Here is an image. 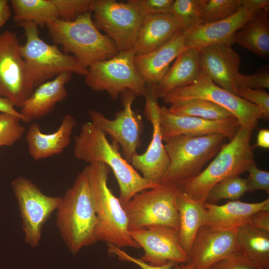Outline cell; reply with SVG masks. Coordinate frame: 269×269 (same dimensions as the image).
<instances>
[{
  "label": "cell",
  "mask_w": 269,
  "mask_h": 269,
  "mask_svg": "<svg viewBox=\"0 0 269 269\" xmlns=\"http://www.w3.org/2000/svg\"></svg>",
  "instance_id": "obj_49"
},
{
  "label": "cell",
  "mask_w": 269,
  "mask_h": 269,
  "mask_svg": "<svg viewBox=\"0 0 269 269\" xmlns=\"http://www.w3.org/2000/svg\"><path fill=\"white\" fill-rule=\"evenodd\" d=\"M133 49L119 51L113 57L97 61L88 68L85 83L95 91H106L116 100L126 90L132 91L136 96L144 95L146 85L138 73Z\"/></svg>",
  "instance_id": "obj_9"
},
{
  "label": "cell",
  "mask_w": 269,
  "mask_h": 269,
  "mask_svg": "<svg viewBox=\"0 0 269 269\" xmlns=\"http://www.w3.org/2000/svg\"><path fill=\"white\" fill-rule=\"evenodd\" d=\"M93 22L115 44L119 51L133 48L143 16L130 0H93Z\"/></svg>",
  "instance_id": "obj_11"
},
{
  "label": "cell",
  "mask_w": 269,
  "mask_h": 269,
  "mask_svg": "<svg viewBox=\"0 0 269 269\" xmlns=\"http://www.w3.org/2000/svg\"><path fill=\"white\" fill-rule=\"evenodd\" d=\"M253 131L240 127L235 136L225 143L208 166L196 177L178 184V189L191 199L204 202L216 183L247 172L256 163L251 144Z\"/></svg>",
  "instance_id": "obj_5"
},
{
  "label": "cell",
  "mask_w": 269,
  "mask_h": 269,
  "mask_svg": "<svg viewBox=\"0 0 269 269\" xmlns=\"http://www.w3.org/2000/svg\"><path fill=\"white\" fill-rule=\"evenodd\" d=\"M237 96L258 106L262 113V119L269 118V95L261 89L240 88L237 90Z\"/></svg>",
  "instance_id": "obj_37"
},
{
  "label": "cell",
  "mask_w": 269,
  "mask_h": 269,
  "mask_svg": "<svg viewBox=\"0 0 269 269\" xmlns=\"http://www.w3.org/2000/svg\"><path fill=\"white\" fill-rule=\"evenodd\" d=\"M120 96L123 109L116 113L115 119H109L102 113L93 109L89 110L88 115L92 123L119 143L124 158L131 163L141 144L143 125L141 116L132 109L136 97L134 93L128 89Z\"/></svg>",
  "instance_id": "obj_14"
},
{
  "label": "cell",
  "mask_w": 269,
  "mask_h": 269,
  "mask_svg": "<svg viewBox=\"0 0 269 269\" xmlns=\"http://www.w3.org/2000/svg\"><path fill=\"white\" fill-rule=\"evenodd\" d=\"M203 206L204 225L217 231L236 232L240 226L248 223L254 213L262 210L269 211V199L257 203L229 201L222 205L204 202Z\"/></svg>",
  "instance_id": "obj_21"
},
{
  "label": "cell",
  "mask_w": 269,
  "mask_h": 269,
  "mask_svg": "<svg viewBox=\"0 0 269 269\" xmlns=\"http://www.w3.org/2000/svg\"><path fill=\"white\" fill-rule=\"evenodd\" d=\"M85 168L97 216L95 235L97 241L121 249L139 248L130 235L128 219L123 205L108 186L110 167L99 162L88 164Z\"/></svg>",
  "instance_id": "obj_3"
},
{
  "label": "cell",
  "mask_w": 269,
  "mask_h": 269,
  "mask_svg": "<svg viewBox=\"0 0 269 269\" xmlns=\"http://www.w3.org/2000/svg\"><path fill=\"white\" fill-rule=\"evenodd\" d=\"M72 75L70 72L63 73L34 89L19 112L28 123L45 117L54 109L57 103L66 99L68 93L65 85L70 81Z\"/></svg>",
  "instance_id": "obj_25"
},
{
  "label": "cell",
  "mask_w": 269,
  "mask_h": 269,
  "mask_svg": "<svg viewBox=\"0 0 269 269\" xmlns=\"http://www.w3.org/2000/svg\"><path fill=\"white\" fill-rule=\"evenodd\" d=\"M143 97L145 99L144 115L152 124V139L146 150L142 154H134L131 163L145 179L159 186L168 169L169 161L160 131V106L155 94V85H146Z\"/></svg>",
  "instance_id": "obj_15"
},
{
  "label": "cell",
  "mask_w": 269,
  "mask_h": 269,
  "mask_svg": "<svg viewBox=\"0 0 269 269\" xmlns=\"http://www.w3.org/2000/svg\"><path fill=\"white\" fill-rule=\"evenodd\" d=\"M172 269H193L188 263L175 264Z\"/></svg>",
  "instance_id": "obj_48"
},
{
  "label": "cell",
  "mask_w": 269,
  "mask_h": 269,
  "mask_svg": "<svg viewBox=\"0 0 269 269\" xmlns=\"http://www.w3.org/2000/svg\"><path fill=\"white\" fill-rule=\"evenodd\" d=\"M166 104L200 99L212 102L230 112L240 127L252 131L257 127L262 115L256 105L233 94L215 84L204 73L192 84L176 89L163 98Z\"/></svg>",
  "instance_id": "obj_10"
},
{
  "label": "cell",
  "mask_w": 269,
  "mask_h": 269,
  "mask_svg": "<svg viewBox=\"0 0 269 269\" xmlns=\"http://www.w3.org/2000/svg\"><path fill=\"white\" fill-rule=\"evenodd\" d=\"M168 110L171 114L177 116L195 117L207 120H223L234 117L223 107L200 99L172 104Z\"/></svg>",
  "instance_id": "obj_31"
},
{
  "label": "cell",
  "mask_w": 269,
  "mask_h": 269,
  "mask_svg": "<svg viewBox=\"0 0 269 269\" xmlns=\"http://www.w3.org/2000/svg\"><path fill=\"white\" fill-rule=\"evenodd\" d=\"M239 252L236 232L217 231L203 225L193 240L187 263L193 269H208Z\"/></svg>",
  "instance_id": "obj_18"
},
{
  "label": "cell",
  "mask_w": 269,
  "mask_h": 269,
  "mask_svg": "<svg viewBox=\"0 0 269 269\" xmlns=\"http://www.w3.org/2000/svg\"><path fill=\"white\" fill-rule=\"evenodd\" d=\"M255 15L241 6L233 15L224 19L199 25L186 33V48L198 50L207 46L225 44L231 46L233 37L239 30Z\"/></svg>",
  "instance_id": "obj_20"
},
{
  "label": "cell",
  "mask_w": 269,
  "mask_h": 269,
  "mask_svg": "<svg viewBox=\"0 0 269 269\" xmlns=\"http://www.w3.org/2000/svg\"><path fill=\"white\" fill-rule=\"evenodd\" d=\"M46 26L55 44L61 45L63 52L71 54L87 69L94 63L110 59L119 52L114 42L96 27L91 11L73 21L58 19Z\"/></svg>",
  "instance_id": "obj_4"
},
{
  "label": "cell",
  "mask_w": 269,
  "mask_h": 269,
  "mask_svg": "<svg viewBox=\"0 0 269 269\" xmlns=\"http://www.w3.org/2000/svg\"><path fill=\"white\" fill-rule=\"evenodd\" d=\"M15 105L9 99L0 97V113L12 115L20 118L24 123H28L27 120L15 109Z\"/></svg>",
  "instance_id": "obj_45"
},
{
  "label": "cell",
  "mask_w": 269,
  "mask_h": 269,
  "mask_svg": "<svg viewBox=\"0 0 269 269\" xmlns=\"http://www.w3.org/2000/svg\"><path fill=\"white\" fill-rule=\"evenodd\" d=\"M159 123L163 141L181 134L205 135L219 134L229 141L236 135L240 126L233 117L223 120H207L195 117L180 116L171 114L163 106L159 109Z\"/></svg>",
  "instance_id": "obj_17"
},
{
  "label": "cell",
  "mask_w": 269,
  "mask_h": 269,
  "mask_svg": "<svg viewBox=\"0 0 269 269\" xmlns=\"http://www.w3.org/2000/svg\"><path fill=\"white\" fill-rule=\"evenodd\" d=\"M226 138L219 134H181L170 138L164 144L169 162L161 184L177 185L197 176L216 156Z\"/></svg>",
  "instance_id": "obj_6"
},
{
  "label": "cell",
  "mask_w": 269,
  "mask_h": 269,
  "mask_svg": "<svg viewBox=\"0 0 269 269\" xmlns=\"http://www.w3.org/2000/svg\"><path fill=\"white\" fill-rule=\"evenodd\" d=\"M56 211V226L73 255L98 242L97 216L85 168L66 190Z\"/></svg>",
  "instance_id": "obj_2"
},
{
  "label": "cell",
  "mask_w": 269,
  "mask_h": 269,
  "mask_svg": "<svg viewBox=\"0 0 269 269\" xmlns=\"http://www.w3.org/2000/svg\"><path fill=\"white\" fill-rule=\"evenodd\" d=\"M20 45L15 32L6 30L0 33V97L9 99L21 108L35 88L21 56Z\"/></svg>",
  "instance_id": "obj_13"
},
{
  "label": "cell",
  "mask_w": 269,
  "mask_h": 269,
  "mask_svg": "<svg viewBox=\"0 0 269 269\" xmlns=\"http://www.w3.org/2000/svg\"><path fill=\"white\" fill-rule=\"evenodd\" d=\"M199 51L202 72L217 85L237 96L236 80L239 73L240 55L225 44L210 45Z\"/></svg>",
  "instance_id": "obj_19"
},
{
  "label": "cell",
  "mask_w": 269,
  "mask_h": 269,
  "mask_svg": "<svg viewBox=\"0 0 269 269\" xmlns=\"http://www.w3.org/2000/svg\"><path fill=\"white\" fill-rule=\"evenodd\" d=\"M236 238L242 254L262 266L269 267V232L245 224L237 229Z\"/></svg>",
  "instance_id": "obj_29"
},
{
  "label": "cell",
  "mask_w": 269,
  "mask_h": 269,
  "mask_svg": "<svg viewBox=\"0 0 269 269\" xmlns=\"http://www.w3.org/2000/svg\"><path fill=\"white\" fill-rule=\"evenodd\" d=\"M143 16L171 13L174 0H130Z\"/></svg>",
  "instance_id": "obj_39"
},
{
  "label": "cell",
  "mask_w": 269,
  "mask_h": 269,
  "mask_svg": "<svg viewBox=\"0 0 269 269\" xmlns=\"http://www.w3.org/2000/svg\"><path fill=\"white\" fill-rule=\"evenodd\" d=\"M108 252L111 255L116 256L121 261L135 264L140 269H172L175 265L172 263H168L161 266H152L143 261L140 258H135L130 255L122 249L110 244L108 245Z\"/></svg>",
  "instance_id": "obj_42"
},
{
  "label": "cell",
  "mask_w": 269,
  "mask_h": 269,
  "mask_svg": "<svg viewBox=\"0 0 269 269\" xmlns=\"http://www.w3.org/2000/svg\"><path fill=\"white\" fill-rule=\"evenodd\" d=\"M12 16L9 2L7 0H0V28L4 25Z\"/></svg>",
  "instance_id": "obj_46"
},
{
  "label": "cell",
  "mask_w": 269,
  "mask_h": 269,
  "mask_svg": "<svg viewBox=\"0 0 269 269\" xmlns=\"http://www.w3.org/2000/svg\"><path fill=\"white\" fill-rule=\"evenodd\" d=\"M185 37L186 33L182 30L156 50L135 55V67L146 85H156L164 77L170 63L187 48Z\"/></svg>",
  "instance_id": "obj_22"
},
{
  "label": "cell",
  "mask_w": 269,
  "mask_h": 269,
  "mask_svg": "<svg viewBox=\"0 0 269 269\" xmlns=\"http://www.w3.org/2000/svg\"><path fill=\"white\" fill-rule=\"evenodd\" d=\"M253 149L256 147L265 148L269 147V130L263 129L259 131L257 139L256 144L252 145Z\"/></svg>",
  "instance_id": "obj_47"
},
{
  "label": "cell",
  "mask_w": 269,
  "mask_h": 269,
  "mask_svg": "<svg viewBox=\"0 0 269 269\" xmlns=\"http://www.w3.org/2000/svg\"><path fill=\"white\" fill-rule=\"evenodd\" d=\"M208 0H174L171 13L182 30L188 31L204 23V9Z\"/></svg>",
  "instance_id": "obj_32"
},
{
  "label": "cell",
  "mask_w": 269,
  "mask_h": 269,
  "mask_svg": "<svg viewBox=\"0 0 269 269\" xmlns=\"http://www.w3.org/2000/svg\"><path fill=\"white\" fill-rule=\"evenodd\" d=\"M240 7V0H208L204 9V23L226 18L237 12Z\"/></svg>",
  "instance_id": "obj_35"
},
{
  "label": "cell",
  "mask_w": 269,
  "mask_h": 269,
  "mask_svg": "<svg viewBox=\"0 0 269 269\" xmlns=\"http://www.w3.org/2000/svg\"><path fill=\"white\" fill-rule=\"evenodd\" d=\"M208 269H269V267L262 266L239 252L215 263Z\"/></svg>",
  "instance_id": "obj_38"
},
{
  "label": "cell",
  "mask_w": 269,
  "mask_h": 269,
  "mask_svg": "<svg viewBox=\"0 0 269 269\" xmlns=\"http://www.w3.org/2000/svg\"><path fill=\"white\" fill-rule=\"evenodd\" d=\"M204 203L191 199L179 189L177 199L179 219L178 238L187 255L198 230L205 223Z\"/></svg>",
  "instance_id": "obj_27"
},
{
  "label": "cell",
  "mask_w": 269,
  "mask_h": 269,
  "mask_svg": "<svg viewBox=\"0 0 269 269\" xmlns=\"http://www.w3.org/2000/svg\"><path fill=\"white\" fill-rule=\"evenodd\" d=\"M177 185L161 184L135 195L124 204L130 231L161 226L178 230Z\"/></svg>",
  "instance_id": "obj_8"
},
{
  "label": "cell",
  "mask_w": 269,
  "mask_h": 269,
  "mask_svg": "<svg viewBox=\"0 0 269 269\" xmlns=\"http://www.w3.org/2000/svg\"><path fill=\"white\" fill-rule=\"evenodd\" d=\"M120 146L116 141L111 143L106 134L91 122L84 123L75 137L74 154L89 164L103 162L113 171L117 180L122 204L136 194L157 186L139 174L122 156Z\"/></svg>",
  "instance_id": "obj_1"
},
{
  "label": "cell",
  "mask_w": 269,
  "mask_h": 269,
  "mask_svg": "<svg viewBox=\"0 0 269 269\" xmlns=\"http://www.w3.org/2000/svg\"><path fill=\"white\" fill-rule=\"evenodd\" d=\"M11 185L19 209L25 242L35 248L39 246L44 224L56 211L62 197L45 194L23 176L14 178Z\"/></svg>",
  "instance_id": "obj_12"
},
{
  "label": "cell",
  "mask_w": 269,
  "mask_h": 269,
  "mask_svg": "<svg viewBox=\"0 0 269 269\" xmlns=\"http://www.w3.org/2000/svg\"><path fill=\"white\" fill-rule=\"evenodd\" d=\"M182 30L177 19L171 13L145 16L133 49L135 55L148 53L166 43Z\"/></svg>",
  "instance_id": "obj_24"
},
{
  "label": "cell",
  "mask_w": 269,
  "mask_h": 269,
  "mask_svg": "<svg viewBox=\"0 0 269 269\" xmlns=\"http://www.w3.org/2000/svg\"><path fill=\"white\" fill-rule=\"evenodd\" d=\"M247 224L269 232V211L262 210L254 213L250 217Z\"/></svg>",
  "instance_id": "obj_43"
},
{
  "label": "cell",
  "mask_w": 269,
  "mask_h": 269,
  "mask_svg": "<svg viewBox=\"0 0 269 269\" xmlns=\"http://www.w3.org/2000/svg\"><path fill=\"white\" fill-rule=\"evenodd\" d=\"M132 239L144 250L140 258L155 266L168 263H186L188 256L181 246L178 230L161 226L130 231Z\"/></svg>",
  "instance_id": "obj_16"
},
{
  "label": "cell",
  "mask_w": 269,
  "mask_h": 269,
  "mask_svg": "<svg viewBox=\"0 0 269 269\" xmlns=\"http://www.w3.org/2000/svg\"><path fill=\"white\" fill-rule=\"evenodd\" d=\"M23 29L25 43L20 45V52L29 77L35 88L64 72L85 76L84 68L71 54L62 51L56 44H49L39 36L38 26L33 22L17 24Z\"/></svg>",
  "instance_id": "obj_7"
},
{
  "label": "cell",
  "mask_w": 269,
  "mask_h": 269,
  "mask_svg": "<svg viewBox=\"0 0 269 269\" xmlns=\"http://www.w3.org/2000/svg\"><path fill=\"white\" fill-rule=\"evenodd\" d=\"M249 176L247 179V192L257 190L269 193V172L259 168L256 164L251 166L247 171Z\"/></svg>",
  "instance_id": "obj_41"
},
{
  "label": "cell",
  "mask_w": 269,
  "mask_h": 269,
  "mask_svg": "<svg viewBox=\"0 0 269 269\" xmlns=\"http://www.w3.org/2000/svg\"><path fill=\"white\" fill-rule=\"evenodd\" d=\"M240 6L245 7L255 16L269 11V0H240Z\"/></svg>",
  "instance_id": "obj_44"
},
{
  "label": "cell",
  "mask_w": 269,
  "mask_h": 269,
  "mask_svg": "<svg viewBox=\"0 0 269 269\" xmlns=\"http://www.w3.org/2000/svg\"><path fill=\"white\" fill-rule=\"evenodd\" d=\"M59 19L73 21L79 15L91 11L93 0H52Z\"/></svg>",
  "instance_id": "obj_36"
},
{
  "label": "cell",
  "mask_w": 269,
  "mask_h": 269,
  "mask_svg": "<svg viewBox=\"0 0 269 269\" xmlns=\"http://www.w3.org/2000/svg\"><path fill=\"white\" fill-rule=\"evenodd\" d=\"M247 192L246 178L240 176L230 177L214 185L208 192L204 202L216 204L223 199L239 200Z\"/></svg>",
  "instance_id": "obj_33"
},
{
  "label": "cell",
  "mask_w": 269,
  "mask_h": 269,
  "mask_svg": "<svg viewBox=\"0 0 269 269\" xmlns=\"http://www.w3.org/2000/svg\"><path fill=\"white\" fill-rule=\"evenodd\" d=\"M202 73L199 51L187 48L176 58L164 77L155 85L157 99L163 98L176 89L192 84Z\"/></svg>",
  "instance_id": "obj_26"
},
{
  "label": "cell",
  "mask_w": 269,
  "mask_h": 269,
  "mask_svg": "<svg viewBox=\"0 0 269 269\" xmlns=\"http://www.w3.org/2000/svg\"><path fill=\"white\" fill-rule=\"evenodd\" d=\"M236 86L237 90L240 88L269 89V70H262L252 75H244L239 72L236 77Z\"/></svg>",
  "instance_id": "obj_40"
},
{
  "label": "cell",
  "mask_w": 269,
  "mask_h": 269,
  "mask_svg": "<svg viewBox=\"0 0 269 269\" xmlns=\"http://www.w3.org/2000/svg\"><path fill=\"white\" fill-rule=\"evenodd\" d=\"M233 42L265 58L269 56V11L255 16L235 34Z\"/></svg>",
  "instance_id": "obj_28"
},
{
  "label": "cell",
  "mask_w": 269,
  "mask_h": 269,
  "mask_svg": "<svg viewBox=\"0 0 269 269\" xmlns=\"http://www.w3.org/2000/svg\"><path fill=\"white\" fill-rule=\"evenodd\" d=\"M9 2L17 25L33 22L41 27L59 19L52 0H10Z\"/></svg>",
  "instance_id": "obj_30"
},
{
  "label": "cell",
  "mask_w": 269,
  "mask_h": 269,
  "mask_svg": "<svg viewBox=\"0 0 269 269\" xmlns=\"http://www.w3.org/2000/svg\"><path fill=\"white\" fill-rule=\"evenodd\" d=\"M21 121L17 116L0 113V147L11 146L21 138L25 128Z\"/></svg>",
  "instance_id": "obj_34"
},
{
  "label": "cell",
  "mask_w": 269,
  "mask_h": 269,
  "mask_svg": "<svg viewBox=\"0 0 269 269\" xmlns=\"http://www.w3.org/2000/svg\"><path fill=\"white\" fill-rule=\"evenodd\" d=\"M76 125V119L69 114L63 117L59 128L52 133H43L38 124H32L25 138L30 155L38 160L61 153L70 144Z\"/></svg>",
  "instance_id": "obj_23"
}]
</instances>
